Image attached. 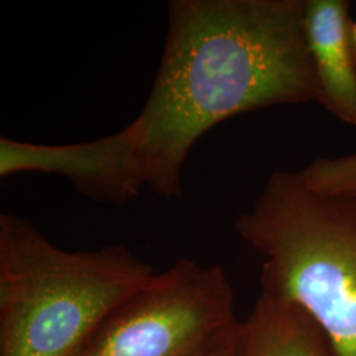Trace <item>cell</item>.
<instances>
[{"label":"cell","mask_w":356,"mask_h":356,"mask_svg":"<svg viewBox=\"0 0 356 356\" xmlns=\"http://www.w3.org/2000/svg\"><path fill=\"white\" fill-rule=\"evenodd\" d=\"M305 0H175L151 94L126 126L144 186L182 194L195 143L236 115L317 102Z\"/></svg>","instance_id":"6da1fadb"},{"label":"cell","mask_w":356,"mask_h":356,"mask_svg":"<svg viewBox=\"0 0 356 356\" xmlns=\"http://www.w3.org/2000/svg\"><path fill=\"white\" fill-rule=\"evenodd\" d=\"M153 268L123 245L69 252L28 219L0 216V356H73Z\"/></svg>","instance_id":"7a4b0ae2"},{"label":"cell","mask_w":356,"mask_h":356,"mask_svg":"<svg viewBox=\"0 0 356 356\" xmlns=\"http://www.w3.org/2000/svg\"><path fill=\"white\" fill-rule=\"evenodd\" d=\"M235 229L264 257L261 293L301 306L334 356H356V191H319L275 172Z\"/></svg>","instance_id":"3957f363"},{"label":"cell","mask_w":356,"mask_h":356,"mask_svg":"<svg viewBox=\"0 0 356 356\" xmlns=\"http://www.w3.org/2000/svg\"><path fill=\"white\" fill-rule=\"evenodd\" d=\"M239 329L226 272L181 259L116 307L73 356H209Z\"/></svg>","instance_id":"277c9868"},{"label":"cell","mask_w":356,"mask_h":356,"mask_svg":"<svg viewBox=\"0 0 356 356\" xmlns=\"http://www.w3.org/2000/svg\"><path fill=\"white\" fill-rule=\"evenodd\" d=\"M38 172L69 178L97 201L123 202L135 197L141 182L127 127L98 140L44 145L0 138V176Z\"/></svg>","instance_id":"5b68a950"},{"label":"cell","mask_w":356,"mask_h":356,"mask_svg":"<svg viewBox=\"0 0 356 356\" xmlns=\"http://www.w3.org/2000/svg\"><path fill=\"white\" fill-rule=\"evenodd\" d=\"M304 24L318 90L317 102L341 122L356 127V58L350 3L305 0Z\"/></svg>","instance_id":"8992f818"},{"label":"cell","mask_w":356,"mask_h":356,"mask_svg":"<svg viewBox=\"0 0 356 356\" xmlns=\"http://www.w3.org/2000/svg\"><path fill=\"white\" fill-rule=\"evenodd\" d=\"M236 356H334L318 323L301 306L260 294L241 322Z\"/></svg>","instance_id":"52a82bcc"},{"label":"cell","mask_w":356,"mask_h":356,"mask_svg":"<svg viewBox=\"0 0 356 356\" xmlns=\"http://www.w3.org/2000/svg\"><path fill=\"white\" fill-rule=\"evenodd\" d=\"M306 185L319 191H356V152L322 157L300 170Z\"/></svg>","instance_id":"ba28073f"},{"label":"cell","mask_w":356,"mask_h":356,"mask_svg":"<svg viewBox=\"0 0 356 356\" xmlns=\"http://www.w3.org/2000/svg\"><path fill=\"white\" fill-rule=\"evenodd\" d=\"M236 344H238V337H236V339L220 347L219 350H216V353H213L211 355L209 356H236Z\"/></svg>","instance_id":"9c48e42d"},{"label":"cell","mask_w":356,"mask_h":356,"mask_svg":"<svg viewBox=\"0 0 356 356\" xmlns=\"http://www.w3.org/2000/svg\"><path fill=\"white\" fill-rule=\"evenodd\" d=\"M351 42H353V49L355 53L356 58V20H353V24H351Z\"/></svg>","instance_id":"30bf717a"}]
</instances>
